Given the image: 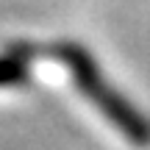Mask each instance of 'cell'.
<instances>
[{
  "mask_svg": "<svg viewBox=\"0 0 150 150\" xmlns=\"http://www.w3.org/2000/svg\"><path fill=\"white\" fill-rule=\"evenodd\" d=\"M36 53V47L31 45H11L3 56H0V86H11L28 78V61Z\"/></svg>",
  "mask_w": 150,
  "mask_h": 150,
  "instance_id": "obj_2",
  "label": "cell"
},
{
  "mask_svg": "<svg viewBox=\"0 0 150 150\" xmlns=\"http://www.w3.org/2000/svg\"><path fill=\"white\" fill-rule=\"evenodd\" d=\"M47 53L53 59H59L64 64V70L70 72L75 89L108 120L117 125V131L134 145H150V122L103 78L97 61L92 59V53L86 47H81L78 42H56L53 47H47Z\"/></svg>",
  "mask_w": 150,
  "mask_h": 150,
  "instance_id": "obj_1",
  "label": "cell"
}]
</instances>
